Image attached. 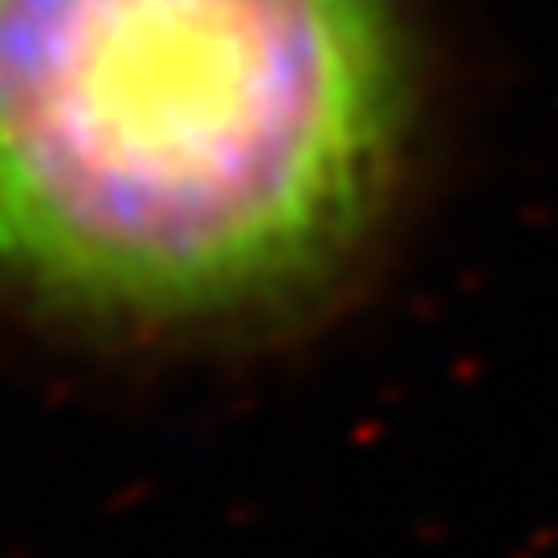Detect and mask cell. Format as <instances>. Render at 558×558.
I'll list each match as a JSON object with an SVG mask.
<instances>
[{
  "label": "cell",
  "instance_id": "6da1fadb",
  "mask_svg": "<svg viewBox=\"0 0 558 558\" xmlns=\"http://www.w3.org/2000/svg\"><path fill=\"white\" fill-rule=\"evenodd\" d=\"M409 136L391 0H0V287L110 326L304 300Z\"/></svg>",
  "mask_w": 558,
  "mask_h": 558
}]
</instances>
